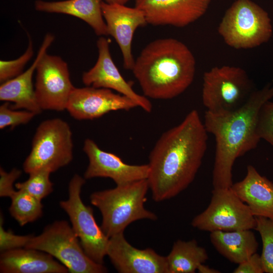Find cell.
<instances>
[{"label": "cell", "instance_id": "obj_30", "mask_svg": "<svg viewBox=\"0 0 273 273\" xmlns=\"http://www.w3.org/2000/svg\"><path fill=\"white\" fill-rule=\"evenodd\" d=\"M4 217H0V251L25 248L33 235H17L11 231L5 230L3 226Z\"/></svg>", "mask_w": 273, "mask_h": 273}, {"label": "cell", "instance_id": "obj_20", "mask_svg": "<svg viewBox=\"0 0 273 273\" xmlns=\"http://www.w3.org/2000/svg\"><path fill=\"white\" fill-rule=\"evenodd\" d=\"M1 273H67V268L51 255L31 248H18L1 252Z\"/></svg>", "mask_w": 273, "mask_h": 273}, {"label": "cell", "instance_id": "obj_10", "mask_svg": "<svg viewBox=\"0 0 273 273\" xmlns=\"http://www.w3.org/2000/svg\"><path fill=\"white\" fill-rule=\"evenodd\" d=\"M191 224L203 231H233L255 230L256 221L248 206L229 188L213 189L209 205Z\"/></svg>", "mask_w": 273, "mask_h": 273}, {"label": "cell", "instance_id": "obj_32", "mask_svg": "<svg viewBox=\"0 0 273 273\" xmlns=\"http://www.w3.org/2000/svg\"><path fill=\"white\" fill-rule=\"evenodd\" d=\"M234 273H263V265L260 255L256 252L239 264L233 271Z\"/></svg>", "mask_w": 273, "mask_h": 273}, {"label": "cell", "instance_id": "obj_18", "mask_svg": "<svg viewBox=\"0 0 273 273\" xmlns=\"http://www.w3.org/2000/svg\"><path fill=\"white\" fill-rule=\"evenodd\" d=\"M55 39L54 36L47 33L31 66L17 76L7 80L0 86V100L12 102L11 107L14 110L23 109L36 115L43 110L39 106L35 96L32 82L33 75L37 65Z\"/></svg>", "mask_w": 273, "mask_h": 273}, {"label": "cell", "instance_id": "obj_9", "mask_svg": "<svg viewBox=\"0 0 273 273\" xmlns=\"http://www.w3.org/2000/svg\"><path fill=\"white\" fill-rule=\"evenodd\" d=\"M85 183L84 177L74 174L69 184L68 199L59 204L68 215L86 254L96 263L103 264L109 238L97 223L93 208L81 200V188Z\"/></svg>", "mask_w": 273, "mask_h": 273}, {"label": "cell", "instance_id": "obj_34", "mask_svg": "<svg viewBox=\"0 0 273 273\" xmlns=\"http://www.w3.org/2000/svg\"><path fill=\"white\" fill-rule=\"evenodd\" d=\"M130 0H104V2L109 4H118L125 5Z\"/></svg>", "mask_w": 273, "mask_h": 273}, {"label": "cell", "instance_id": "obj_23", "mask_svg": "<svg viewBox=\"0 0 273 273\" xmlns=\"http://www.w3.org/2000/svg\"><path fill=\"white\" fill-rule=\"evenodd\" d=\"M166 258L168 273H194L200 264L207 261L208 255L195 240H178Z\"/></svg>", "mask_w": 273, "mask_h": 273}, {"label": "cell", "instance_id": "obj_6", "mask_svg": "<svg viewBox=\"0 0 273 273\" xmlns=\"http://www.w3.org/2000/svg\"><path fill=\"white\" fill-rule=\"evenodd\" d=\"M73 149L72 132L68 123L58 118L45 120L36 128L23 170L28 174L40 170L52 173L71 162Z\"/></svg>", "mask_w": 273, "mask_h": 273}, {"label": "cell", "instance_id": "obj_7", "mask_svg": "<svg viewBox=\"0 0 273 273\" xmlns=\"http://www.w3.org/2000/svg\"><path fill=\"white\" fill-rule=\"evenodd\" d=\"M26 248L47 253L64 265L71 273H104V264L96 263L84 251L72 226L65 220L46 226L41 234L33 236Z\"/></svg>", "mask_w": 273, "mask_h": 273}, {"label": "cell", "instance_id": "obj_28", "mask_svg": "<svg viewBox=\"0 0 273 273\" xmlns=\"http://www.w3.org/2000/svg\"><path fill=\"white\" fill-rule=\"evenodd\" d=\"M256 131L260 139H263L273 147V102L268 100L260 107L258 113Z\"/></svg>", "mask_w": 273, "mask_h": 273}, {"label": "cell", "instance_id": "obj_26", "mask_svg": "<svg viewBox=\"0 0 273 273\" xmlns=\"http://www.w3.org/2000/svg\"><path fill=\"white\" fill-rule=\"evenodd\" d=\"M255 230L260 234L262 243L260 255L264 272L273 273V218L255 217Z\"/></svg>", "mask_w": 273, "mask_h": 273}, {"label": "cell", "instance_id": "obj_12", "mask_svg": "<svg viewBox=\"0 0 273 273\" xmlns=\"http://www.w3.org/2000/svg\"><path fill=\"white\" fill-rule=\"evenodd\" d=\"M138 107L130 98L111 89L90 86L75 87L66 110L78 120H93L111 112L129 110Z\"/></svg>", "mask_w": 273, "mask_h": 273}, {"label": "cell", "instance_id": "obj_5", "mask_svg": "<svg viewBox=\"0 0 273 273\" xmlns=\"http://www.w3.org/2000/svg\"><path fill=\"white\" fill-rule=\"evenodd\" d=\"M218 32L229 46L254 48L267 42L272 28L268 13L251 0H237L226 10Z\"/></svg>", "mask_w": 273, "mask_h": 273}, {"label": "cell", "instance_id": "obj_16", "mask_svg": "<svg viewBox=\"0 0 273 273\" xmlns=\"http://www.w3.org/2000/svg\"><path fill=\"white\" fill-rule=\"evenodd\" d=\"M107 255L120 273H168L166 256L151 248L134 247L126 240L124 233L109 238Z\"/></svg>", "mask_w": 273, "mask_h": 273}, {"label": "cell", "instance_id": "obj_33", "mask_svg": "<svg viewBox=\"0 0 273 273\" xmlns=\"http://www.w3.org/2000/svg\"><path fill=\"white\" fill-rule=\"evenodd\" d=\"M197 270L200 273H219L218 270L211 268L208 265H204V263L199 265Z\"/></svg>", "mask_w": 273, "mask_h": 273}, {"label": "cell", "instance_id": "obj_25", "mask_svg": "<svg viewBox=\"0 0 273 273\" xmlns=\"http://www.w3.org/2000/svg\"><path fill=\"white\" fill-rule=\"evenodd\" d=\"M51 172L40 170L31 172L28 178L15 184L18 190L24 191L38 199L41 200L53 191V184L50 178Z\"/></svg>", "mask_w": 273, "mask_h": 273}, {"label": "cell", "instance_id": "obj_4", "mask_svg": "<svg viewBox=\"0 0 273 273\" xmlns=\"http://www.w3.org/2000/svg\"><path fill=\"white\" fill-rule=\"evenodd\" d=\"M149 184L145 179L90 195L91 204L99 209L102 216L101 228L109 238L124 233L135 221L157 219L155 213L145 208Z\"/></svg>", "mask_w": 273, "mask_h": 273}, {"label": "cell", "instance_id": "obj_15", "mask_svg": "<svg viewBox=\"0 0 273 273\" xmlns=\"http://www.w3.org/2000/svg\"><path fill=\"white\" fill-rule=\"evenodd\" d=\"M212 0H135L147 23L184 27L201 18Z\"/></svg>", "mask_w": 273, "mask_h": 273}, {"label": "cell", "instance_id": "obj_2", "mask_svg": "<svg viewBox=\"0 0 273 273\" xmlns=\"http://www.w3.org/2000/svg\"><path fill=\"white\" fill-rule=\"evenodd\" d=\"M273 98V84L254 90L246 102L231 112L214 113L206 111L203 123L215 138L216 146L212 172L213 189L231 188L232 169L237 158L255 149L260 139L256 131L261 106Z\"/></svg>", "mask_w": 273, "mask_h": 273}, {"label": "cell", "instance_id": "obj_13", "mask_svg": "<svg viewBox=\"0 0 273 273\" xmlns=\"http://www.w3.org/2000/svg\"><path fill=\"white\" fill-rule=\"evenodd\" d=\"M110 42L109 39L103 36L98 39L97 61L90 70L83 73V83L86 86L115 90L133 100L146 112H151V102L133 90L131 83L125 80L115 64L110 52Z\"/></svg>", "mask_w": 273, "mask_h": 273}, {"label": "cell", "instance_id": "obj_29", "mask_svg": "<svg viewBox=\"0 0 273 273\" xmlns=\"http://www.w3.org/2000/svg\"><path fill=\"white\" fill-rule=\"evenodd\" d=\"M36 115L33 112L24 110L17 111L13 109L9 102H5L0 106V129L6 127L13 128L30 122Z\"/></svg>", "mask_w": 273, "mask_h": 273}, {"label": "cell", "instance_id": "obj_19", "mask_svg": "<svg viewBox=\"0 0 273 273\" xmlns=\"http://www.w3.org/2000/svg\"><path fill=\"white\" fill-rule=\"evenodd\" d=\"M231 188L255 217L273 218V183L253 166L248 165L245 177Z\"/></svg>", "mask_w": 273, "mask_h": 273}, {"label": "cell", "instance_id": "obj_24", "mask_svg": "<svg viewBox=\"0 0 273 273\" xmlns=\"http://www.w3.org/2000/svg\"><path fill=\"white\" fill-rule=\"evenodd\" d=\"M9 212L21 226L32 222L43 213L41 200L22 190H17L10 197Z\"/></svg>", "mask_w": 273, "mask_h": 273}, {"label": "cell", "instance_id": "obj_1", "mask_svg": "<svg viewBox=\"0 0 273 273\" xmlns=\"http://www.w3.org/2000/svg\"><path fill=\"white\" fill-rule=\"evenodd\" d=\"M208 132L196 110L164 132L149 157L147 180L153 199L161 202L185 190L194 180L207 148Z\"/></svg>", "mask_w": 273, "mask_h": 273}, {"label": "cell", "instance_id": "obj_21", "mask_svg": "<svg viewBox=\"0 0 273 273\" xmlns=\"http://www.w3.org/2000/svg\"><path fill=\"white\" fill-rule=\"evenodd\" d=\"M103 0H65L48 2L36 0L35 9L39 12L59 13L77 17L87 23L99 36L108 35L103 16Z\"/></svg>", "mask_w": 273, "mask_h": 273}, {"label": "cell", "instance_id": "obj_14", "mask_svg": "<svg viewBox=\"0 0 273 273\" xmlns=\"http://www.w3.org/2000/svg\"><path fill=\"white\" fill-rule=\"evenodd\" d=\"M83 151L89 160L84 173L85 179L95 177L110 178L116 186H120L148 177L150 171L148 164H126L116 155L102 150L90 139L85 140Z\"/></svg>", "mask_w": 273, "mask_h": 273}, {"label": "cell", "instance_id": "obj_3", "mask_svg": "<svg viewBox=\"0 0 273 273\" xmlns=\"http://www.w3.org/2000/svg\"><path fill=\"white\" fill-rule=\"evenodd\" d=\"M131 70L145 97L171 99L192 83L196 61L181 41L173 38H159L142 50Z\"/></svg>", "mask_w": 273, "mask_h": 273}, {"label": "cell", "instance_id": "obj_27", "mask_svg": "<svg viewBox=\"0 0 273 273\" xmlns=\"http://www.w3.org/2000/svg\"><path fill=\"white\" fill-rule=\"evenodd\" d=\"M33 55L32 41L29 36L28 46L23 55L17 59L13 60H1V83L12 79L22 73L25 65L32 57Z\"/></svg>", "mask_w": 273, "mask_h": 273}, {"label": "cell", "instance_id": "obj_31", "mask_svg": "<svg viewBox=\"0 0 273 273\" xmlns=\"http://www.w3.org/2000/svg\"><path fill=\"white\" fill-rule=\"evenodd\" d=\"M22 171L14 168L10 172H6L0 168V196L1 197H11L15 192L14 188L15 181L20 176Z\"/></svg>", "mask_w": 273, "mask_h": 273}, {"label": "cell", "instance_id": "obj_11", "mask_svg": "<svg viewBox=\"0 0 273 273\" xmlns=\"http://www.w3.org/2000/svg\"><path fill=\"white\" fill-rule=\"evenodd\" d=\"M36 71L35 93L41 109L66 110L75 87L70 80L67 64L60 57L46 53L40 59Z\"/></svg>", "mask_w": 273, "mask_h": 273}, {"label": "cell", "instance_id": "obj_22", "mask_svg": "<svg viewBox=\"0 0 273 273\" xmlns=\"http://www.w3.org/2000/svg\"><path fill=\"white\" fill-rule=\"evenodd\" d=\"M210 241L222 256L240 264L256 253L258 243L251 230L210 232Z\"/></svg>", "mask_w": 273, "mask_h": 273}, {"label": "cell", "instance_id": "obj_17", "mask_svg": "<svg viewBox=\"0 0 273 273\" xmlns=\"http://www.w3.org/2000/svg\"><path fill=\"white\" fill-rule=\"evenodd\" d=\"M103 16L108 35L116 40L122 53L124 68L131 70L135 60L132 53V42L138 28L147 23L143 12L136 7L102 3Z\"/></svg>", "mask_w": 273, "mask_h": 273}, {"label": "cell", "instance_id": "obj_8", "mask_svg": "<svg viewBox=\"0 0 273 273\" xmlns=\"http://www.w3.org/2000/svg\"><path fill=\"white\" fill-rule=\"evenodd\" d=\"M202 101L214 113L235 111L242 107L254 90L246 72L233 66H216L203 75Z\"/></svg>", "mask_w": 273, "mask_h": 273}]
</instances>
